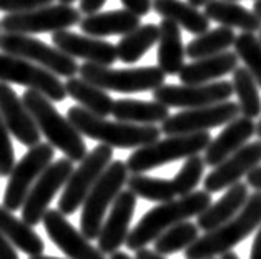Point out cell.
<instances>
[{
	"label": "cell",
	"mask_w": 261,
	"mask_h": 259,
	"mask_svg": "<svg viewBox=\"0 0 261 259\" xmlns=\"http://www.w3.org/2000/svg\"><path fill=\"white\" fill-rule=\"evenodd\" d=\"M63 85H65V92L68 97L75 100L77 103H80L82 108L93 113V115L105 117V118L108 115H112L113 102L115 100L103 88L90 83V81L84 80L82 77L80 78L70 77Z\"/></svg>",
	"instance_id": "f546056e"
},
{
	"label": "cell",
	"mask_w": 261,
	"mask_h": 259,
	"mask_svg": "<svg viewBox=\"0 0 261 259\" xmlns=\"http://www.w3.org/2000/svg\"><path fill=\"white\" fill-rule=\"evenodd\" d=\"M123 4V7L126 10H130L132 14H135L138 17L148 15L151 10V0H120Z\"/></svg>",
	"instance_id": "ab89813d"
},
{
	"label": "cell",
	"mask_w": 261,
	"mask_h": 259,
	"mask_svg": "<svg viewBox=\"0 0 261 259\" xmlns=\"http://www.w3.org/2000/svg\"><path fill=\"white\" fill-rule=\"evenodd\" d=\"M234 53L261 88V40L254 34L243 32L234 39Z\"/></svg>",
	"instance_id": "d590c367"
},
{
	"label": "cell",
	"mask_w": 261,
	"mask_h": 259,
	"mask_svg": "<svg viewBox=\"0 0 261 259\" xmlns=\"http://www.w3.org/2000/svg\"><path fill=\"white\" fill-rule=\"evenodd\" d=\"M261 165V140L246 143L238 151H234L231 156H228L225 161L213 168L203 185L205 191L208 193H218L223 189H228L238 183L243 176Z\"/></svg>",
	"instance_id": "e0dca14e"
},
{
	"label": "cell",
	"mask_w": 261,
	"mask_h": 259,
	"mask_svg": "<svg viewBox=\"0 0 261 259\" xmlns=\"http://www.w3.org/2000/svg\"><path fill=\"white\" fill-rule=\"evenodd\" d=\"M248 196L250 194H248L246 183H234L233 186L226 189V193L215 205H210L198 214V224H196L198 229L206 233L218 228V226L226 223V221H230L245 206Z\"/></svg>",
	"instance_id": "603a6c76"
},
{
	"label": "cell",
	"mask_w": 261,
	"mask_h": 259,
	"mask_svg": "<svg viewBox=\"0 0 261 259\" xmlns=\"http://www.w3.org/2000/svg\"><path fill=\"white\" fill-rule=\"evenodd\" d=\"M210 259H215V257H210Z\"/></svg>",
	"instance_id": "11a10c76"
},
{
	"label": "cell",
	"mask_w": 261,
	"mask_h": 259,
	"mask_svg": "<svg viewBox=\"0 0 261 259\" xmlns=\"http://www.w3.org/2000/svg\"><path fill=\"white\" fill-rule=\"evenodd\" d=\"M15 166V151L10 140V131L0 115V176H9Z\"/></svg>",
	"instance_id": "74e56055"
},
{
	"label": "cell",
	"mask_w": 261,
	"mask_h": 259,
	"mask_svg": "<svg viewBox=\"0 0 261 259\" xmlns=\"http://www.w3.org/2000/svg\"><path fill=\"white\" fill-rule=\"evenodd\" d=\"M0 259H18L15 246L4 235H0Z\"/></svg>",
	"instance_id": "60d3db41"
},
{
	"label": "cell",
	"mask_w": 261,
	"mask_h": 259,
	"mask_svg": "<svg viewBox=\"0 0 261 259\" xmlns=\"http://www.w3.org/2000/svg\"><path fill=\"white\" fill-rule=\"evenodd\" d=\"M126 185H128V189L135 196L148 201H156V203L171 201L176 196L171 180L153 178V176H146L142 173H133L126 180Z\"/></svg>",
	"instance_id": "836d02e7"
},
{
	"label": "cell",
	"mask_w": 261,
	"mask_h": 259,
	"mask_svg": "<svg viewBox=\"0 0 261 259\" xmlns=\"http://www.w3.org/2000/svg\"><path fill=\"white\" fill-rule=\"evenodd\" d=\"M0 81L22 85L27 90H35L52 100L54 103L63 102L68 97L65 85L55 73L34 62L4 52L0 53Z\"/></svg>",
	"instance_id": "8fae6325"
},
{
	"label": "cell",
	"mask_w": 261,
	"mask_h": 259,
	"mask_svg": "<svg viewBox=\"0 0 261 259\" xmlns=\"http://www.w3.org/2000/svg\"><path fill=\"white\" fill-rule=\"evenodd\" d=\"M205 166H206L205 160H203L200 155L188 156L187 160H185L180 171L171 180L176 196H187V194L195 191V188L200 185V181L203 178Z\"/></svg>",
	"instance_id": "8d00e7d4"
},
{
	"label": "cell",
	"mask_w": 261,
	"mask_h": 259,
	"mask_svg": "<svg viewBox=\"0 0 261 259\" xmlns=\"http://www.w3.org/2000/svg\"><path fill=\"white\" fill-rule=\"evenodd\" d=\"M22 102L30 111L32 118L35 120L40 133L54 148L60 150L72 161L84 160L88 153L84 138L68 118L60 115L52 100L35 90H27L23 93Z\"/></svg>",
	"instance_id": "277c9868"
},
{
	"label": "cell",
	"mask_w": 261,
	"mask_h": 259,
	"mask_svg": "<svg viewBox=\"0 0 261 259\" xmlns=\"http://www.w3.org/2000/svg\"><path fill=\"white\" fill-rule=\"evenodd\" d=\"M112 115L118 122L135 125H156L163 123L170 117L168 106L160 102H143V100L122 98L113 102Z\"/></svg>",
	"instance_id": "83f0119b"
},
{
	"label": "cell",
	"mask_w": 261,
	"mask_h": 259,
	"mask_svg": "<svg viewBox=\"0 0 261 259\" xmlns=\"http://www.w3.org/2000/svg\"><path fill=\"white\" fill-rule=\"evenodd\" d=\"M110 259H132L126 252H120V251H115L113 254H110Z\"/></svg>",
	"instance_id": "bcb514c9"
},
{
	"label": "cell",
	"mask_w": 261,
	"mask_h": 259,
	"mask_svg": "<svg viewBox=\"0 0 261 259\" xmlns=\"http://www.w3.org/2000/svg\"><path fill=\"white\" fill-rule=\"evenodd\" d=\"M82 20V12L72 5H45L18 14H7L0 20V28L9 34H47V32L68 30L79 25Z\"/></svg>",
	"instance_id": "9c48e42d"
},
{
	"label": "cell",
	"mask_w": 261,
	"mask_h": 259,
	"mask_svg": "<svg viewBox=\"0 0 261 259\" xmlns=\"http://www.w3.org/2000/svg\"><path fill=\"white\" fill-rule=\"evenodd\" d=\"M240 117L238 103L221 102L216 105L200 106V108H188L173 117H168L162 123V133L167 136L171 135H187L198 133V131H208L216 126H223L230 123L231 120Z\"/></svg>",
	"instance_id": "9a60e30c"
},
{
	"label": "cell",
	"mask_w": 261,
	"mask_h": 259,
	"mask_svg": "<svg viewBox=\"0 0 261 259\" xmlns=\"http://www.w3.org/2000/svg\"><path fill=\"white\" fill-rule=\"evenodd\" d=\"M0 115L5 125L17 141L23 147L32 148L40 143V130L35 120L32 118L27 106L23 105L22 98L10 88L9 83L0 81Z\"/></svg>",
	"instance_id": "ac0fdd59"
},
{
	"label": "cell",
	"mask_w": 261,
	"mask_h": 259,
	"mask_svg": "<svg viewBox=\"0 0 261 259\" xmlns=\"http://www.w3.org/2000/svg\"><path fill=\"white\" fill-rule=\"evenodd\" d=\"M128 180V168L123 161H112L90 189L84 201L80 218V233L87 239H97L107 210L122 191Z\"/></svg>",
	"instance_id": "8992f818"
},
{
	"label": "cell",
	"mask_w": 261,
	"mask_h": 259,
	"mask_svg": "<svg viewBox=\"0 0 261 259\" xmlns=\"http://www.w3.org/2000/svg\"><path fill=\"white\" fill-rule=\"evenodd\" d=\"M0 52L34 62L63 78L75 77L80 68L77 60L63 53L62 50L23 34H0Z\"/></svg>",
	"instance_id": "ba28073f"
},
{
	"label": "cell",
	"mask_w": 261,
	"mask_h": 259,
	"mask_svg": "<svg viewBox=\"0 0 261 259\" xmlns=\"http://www.w3.org/2000/svg\"><path fill=\"white\" fill-rule=\"evenodd\" d=\"M231 81L216 80L201 85H162L153 90V100L171 108H200L230 100Z\"/></svg>",
	"instance_id": "5bb4252c"
},
{
	"label": "cell",
	"mask_w": 261,
	"mask_h": 259,
	"mask_svg": "<svg viewBox=\"0 0 261 259\" xmlns=\"http://www.w3.org/2000/svg\"><path fill=\"white\" fill-rule=\"evenodd\" d=\"M107 0H80V12L82 14H97V12L103 7Z\"/></svg>",
	"instance_id": "b9f144b4"
},
{
	"label": "cell",
	"mask_w": 261,
	"mask_h": 259,
	"mask_svg": "<svg viewBox=\"0 0 261 259\" xmlns=\"http://www.w3.org/2000/svg\"><path fill=\"white\" fill-rule=\"evenodd\" d=\"M208 2H212V0H188V4H192L193 7H205Z\"/></svg>",
	"instance_id": "7dc6e473"
},
{
	"label": "cell",
	"mask_w": 261,
	"mask_h": 259,
	"mask_svg": "<svg viewBox=\"0 0 261 259\" xmlns=\"http://www.w3.org/2000/svg\"><path fill=\"white\" fill-rule=\"evenodd\" d=\"M221 259H240L234 252H231V251H226V252H223L221 254Z\"/></svg>",
	"instance_id": "681fc988"
},
{
	"label": "cell",
	"mask_w": 261,
	"mask_h": 259,
	"mask_svg": "<svg viewBox=\"0 0 261 259\" xmlns=\"http://www.w3.org/2000/svg\"><path fill=\"white\" fill-rule=\"evenodd\" d=\"M42 223L52 243L65 252L68 259H105L103 252L93 248L90 239L75 229L59 210H47Z\"/></svg>",
	"instance_id": "2e32d148"
},
{
	"label": "cell",
	"mask_w": 261,
	"mask_h": 259,
	"mask_svg": "<svg viewBox=\"0 0 261 259\" xmlns=\"http://www.w3.org/2000/svg\"><path fill=\"white\" fill-rule=\"evenodd\" d=\"M112 158L113 148L108 145H98L90 153L85 155L79 168L73 169L65 183V188H63V193L59 199V211L62 214L70 216L84 205L87 194L90 193L100 175L112 163Z\"/></svg>",
	"instance_id": "30bf717a"
},
{
	"label": "cell",
	"mask_w": 261,
	"mask_h": 259,
	"mask_svg": "<svg viewBox=\"0 0 261 259\" xmlns=\"http://www.w3.org/2000/svg\"><path fill=\"white\" fill-rule=\"evenodd\" d=\"M238 67V56L234 52H221L205 59H198L183 68L178 73V78L183 85H201L216 81L228 73H233Z\"/></svg>",
	"instance_id": "7402d4cb"
},
{
	"label": "cell",
	"mask_w": 261,
	"mask_h": 259,
	"mask_svg": "<svg viewBox=\"0 0 261 259\" xmlns=\"http://www.w3.org/2000/svg\"><path fill=\"white\" fill-rule=\"evenodd\" d=\"M135 259H165L163 256H160L158 252H155V251H150V249H138L137 251V256H135Z\"/></svg>",
	"instance_id": "f6af8a7d"
},
{
	"label": "cell",
	"mask_w": 261,
	"mask_h": 259,
	"mask_svg": "<svg viewBox=\"0 0 261 259\" xmlns=\"http://www.w3.org/2000/svg\"><path fill=\"white\" fill-rule=\"evenodd\" d=\"M54 161V147L50 143H37L35 147L22 156V160L15 163L14 169L9 175V183L4 193V206L9 211L20 210L29 191L34 186L37 178L43 173L50 163Z\"/></svg>",
	"instance_id": "7c38bea8"
},
{
	"label": "cell",
	"mask_w": 261,
	"mask_h": 259,
	"mask_svg": "<svg viewBox=\"0 0 261 259\" xmlns=\"http://www.w3.org/2000/svg\"><path fill=\"white\" fill-rule=\"evenodd\" d=\"M140 17L132 14L130 10H108L90 14L80 20L82 34L90 37H110V35H125L128 32L140 27Z\"/></svg>",
	"instance_id": "cb8c5ba5"
},
{
	"label": "cell",
	"mask_w": 261,
	"mask_h": 259,
	"mask_svg": "<svg viewBox=\"0 0 261 259\" xmlns=\"http://www.w3.org/2000/svg\"><path fill=\"white\" fill-rule=\"evenodd\" d=\"M137 208V196L130 189L120 191L118 196L110 206V214L103 224H101L98 235V249L103 254H113L125 244L128 236V226Z\"/></svg>",
	"instance_id": "ffe728a7"
},
{
	"label": "cell",
	"mask_w": 261,
	"mask_h": 259,
	"mask_svg": "<svg viewBox=\"0 0 261 259\" xmlns=\"http://www.w3.org/2000/svg\"><path fill=\"white\" fill-rule=\"evenodd\" d=\"M59 2H60V4H65V5H72V4L75 2V0H59Z\"/></svg>",
	"instance_id": "f5cc1de1"
},
{
	"label": "cell",
	"mask_w": 261,
	"mask_h": 259,
	"mask_svg": "<svg viewBox=\"0 0 261 259\" xmlns=\"http://www.w3.org/2000/svg\"><path fill=\"white\" fill-rule=\"evenodd\" d=\"M203 14L210 18V22L213 20L223 27L238 28L250 34L261 30V18L234 0H212L205 5Z\"/></svg>",
	"instance_id": "484cf974"
},
{
	"label": "cell",
	"mask_w": 261,
	"mask_h": 259,
	"mask_svg": "<svg viewBox=\"0 0 261 259\" xmlns=\"http://www.w3.org/2000/svg\"><path fill=\"white\" fill-rule=\"evenodd\" d=\"M233 93L238 97L240 115L246 118H258L261 115V97L259 90L251 73L245 67H237L233 72Z\"/></svg>",
	"instance_id": "d6a6232c"
},
{
	"label": "cell",
	"mask_w": 261,
	"mask_h": 259,
	"mask_svg": "<svg viewBox=\"0 0 261 259\" xmlns=\"http://www.w3.org/2000/svg\"><path fill=\"white\" fill-rule=\"evenodd\" d=\"M253 12L261 18V0H256V2H254V5H253Z\"/></svg>",
	"instance_id": "c3c4849f"
},
{
	"label": "cell",
	"mask_w": 261,
	"mask_h": 259,
	"mask_svg": "<svg viewBox=\"0 0 261 259\" xmlns=\"http://www.w3.org/2000/svg\"><path fill=\"white\" fill-rule=\"evenodd\" d=\"M234 2H237V0H234Z\"/></svg>",
	"instance_id": "9f6ffc18"
},
{
	"label": "cell",
	"mask_w": 261,
	"mask_h": 259,
	"mask_svg": "<svg viewBox=\"0 0 261 259\" xmlns=\"http://www.w3.org/2000/svg\"><path fill=\"white\" fill-rule=\"evenodd\" d=\"M212 205V194L208 191H193L181 196L180 199L165 201L158 206L143 214L138 224L125 239L126 248L132 251L143 249L146 244L153 243L155 239L165 233L171 226H175L181 221H187L198 214Z\"/></svg>",
	"instance_id": "6da1fadb"
},
{
	"label": "cell",
	"mask_w": 261,
	"mask_h": 259,
	"mask_svg": "<svg viewBox=\"0 0 261 259\" xmlns=\"http://www.w3.org/2000/svg\"><path fill=\"white\" fill-rule=\"evenodd\" d=\"M54 4V0H0V12L4 14H18V12H29L34 9L45 7Z\"/></svg>",
	"instance_id": "f35d334b"
},
{
	"label": "cell",
	"mask_w": 261,
	"mask_h": 259,
	"mask_svg": "<svg viewBox=\"0 0 261 259\" xmlns=\"http://www.w3.org/2000/svg\"><path fill=\"white\" fill-rule=\"evenodd\" d=\"M198 238V226L190 223V221H181L155 239V252H158L160 256L173 254V252L187 249Z\"/></svg>",
	"instance_id": "e575fe53"
},
{
	"label": "cell",
	"mask_w": 261,
	"mask_h": 259,
	"mask_svg": "<svg viewBox=\"0 0 261 259\" xmlns=\"http://www.w3.org/2000/svg\"><path fill=\"white\" fill-rule=\"evenodd\" d=\"M261 224V191H254L237 216L218 228L206 231L185 249V259H210L231 251Z\"/></svg>",
	"instance_id": "3957f363"
},
{
	"label": "cell",
	"mask_w": 261,
	"mask_h": 259,
	"mask_svg": "<svg viewBox=\"0 0 261 259\" xmlns=\"http://www.w3.org/2000/svg\"><path fill=\"white\" fill-rule=\"evenodd\" d=\"M52 42L54 47L72 59H82L85 62L97 63V65L110 67L118 59L117 47L113 43L85 34L80 35L70 30H59L52 34Z\"/></svg>",
	"instance_id": "d6986e66"
},
{
	"label": "cell",
	"mask_w": 261,
	"mask_h": 259,
	"mask_svg": "<svg viewBox=\"0 0 261 259\" xmlns=\"http://www.w3.org/2000/svg\"><path fill=\"white\" fill-rule=\"evenodd\" d=\"M30 259H60V257H50V256L40 254V256H30Z\"/></svg>",
	"instance_id": "f907efd6"
},
{
	"label": "cell",
	"mask_w": 261,
	"mask_h": 259,
	"mask_svg": "<svg viewBox=\"0 0 261 259\" xmlns=\"http://www.w3.org/2000/svg\"><path fill=\"white\" fill-rule=\"evenodd\" d=\"M256 135V123L251 118L246 117H237L230 123L225 125L223 131L208 143L205 148V165L215 168L225 161L228 156H231L234 151H238L243 145L248 143V140Z\"/></svg>",
	"instance_id": "44dd1931"
},
{
	"label": "cell",
	"mask_w": 261,
	"mask_h": 259,
	"mask_svg": "<svg viewBox=\"0 0 261 259\" xmlns=\"http://www.w3.org/2000/svg\"><path fill=\"white\" fill-rule=\"evenodd\" d=\"M73 171V161L68 158H60L43 169V173L37 178L34 186L29 191L22 205V219L29 226H37L42 223V218L48 210V205L62 186H65L67 180Z\"/></svg>",
	"instance_id": "4fadbf2b"
},
{
	"label": "cell",
	"mask_w": 261,
	"mask_h": 259,
	"mask_svg": "<svg viewBox=\"0 0 261 259\" xmlns=\"http://www.w3.org/2000/svg\"><path fill=\"white\" fill-rule=\"evenodd\" d=\"M212 141L208 131L187 135H171L165 140H156L150 145L137 148L126 160V168L132 173H146L158 166L168 165L188 156L200 155Z\"/></svg>",
	"instance_id": "5b68a950"
},
{
	"label": "cell",
	"mask_w": 261,
	"mask_h": 259,
	"mask_svg": "<svg viewBox=\"0 0 261 259\" xmlns=\"http://www.w3.org/2000/svg\"><path fill=\"white\" fill-rule=\"evenodd\" d=\"M234 39H237V35H234L233 28L221 25V27H216L213 30H206L205 34L193 39L185 47V52H187L188 59H205V56L226 52L228 48L233 47Z\"/></svg>",
	"instance_id": "1f68e13d"
},
{
	"label": "cell",
	"mask_w": 261,
	"mask_h": 259,
	"mask_svg": "<svg viewBox=\"0 0 261 259\" xmlns=\"http://www.w3.org/2000/svg\"><path fill=\"white\" fill-rule=\"evenodd\" d=\"M80 77L90 83L117 93H142L153 92L165 85V75L158 67L137 68H112L107 65L85 62L79 68Z\"/></svg>",
	"instance_id": "52a82bcc"
},
{
	"label": "cell",
	"mask_w": 261,
	"mask_h": 259,
	"mask_svg": "<svg viewBox=\"0 0 261 259\" xmlns=\"http://www.w3.org/2000/svg\"><path fill=\"white\" fill-rule=\"evenodd\" d=\"M67 118L80 131V135H85L112 148H140L160 140L162 135V130L155 125H135L118 122V120L110 122L105 117L93 115L82 106H70Z\"/></svg>",
	"instance_id": "7a4b0ae2"
},
{
	"label": "cell",
	"mask_w": 261,
	"mask_h": 259,
	"mask_svg": "<svg viewBox=\"0 0 261 259\" xmlns=\"http://www.w3.org/2000/svg\"><path fill=\"white\" fill-rule=\"evenodd\" d=\"M258 39H259V40H261V30H259V37H258Z\"/></svg>",
	"instance_id": "db71d44e"
},
{
	"label": "cell",
	"mask_w": 261,
	"mask_h": 259,
	"mask_svg": "<svg viewBox=\"0 0 261 259\" xmlns=\"http://www.w3.org/2000/svg\"><path fill=\"white\" fill-rule=\"evenodd\" d=\"M246 185L254 188L256 191H261V165L246 175Z\"/></svg>",
	"instance_id": "7bdbcfd3"
},
{
	"label": "cell",
	"mask_w": 261,
	"mask_h": 259,
	"mask_svg": "<svg viewBox=\"0 0 261 259\" xmlns=\"http://www.w3.org/2000/svg\"><path fill=\"white\" fill-rule=\"evenodd\" d=\"M250 259H261V224H259V229L256 233V238H254V241H253Z\"/></svg>",
	"instance_id": "ee69618b"
},
{
	"label": "cell",
	"mask_w": 261,
	"mask_h": 259,
	"mask_svg": "<svg viewBox=\"0 0 261 259\" xmlns=\"http://www.w3.org/2000/svg\"><path fill=\"white\" fill-rule=\"evenodd\" d=\"M151 9L160 17L173 20L180 28H185L193 35H201L210 30V18L183 0H153Z\"/></svg>",
	"instance_id": "4316f807"
},
{
	"label": "cell",
	"mask_w": 261,
	"mask_h": 259,
	"mask_svg": "<svg viewBox=\"0 0 261 259\" xmlns=\"http://www.w3.org/2000/svg\"><path fill=\"white\" fill-rule=\"evenodd\" d=\"M158 28H160L156 52L158 68L165 75H178L185 65V56H187L181 30L173 20H168V18H163Z\"/></svg>",
	"instance_id": "d4e9b609"
},
{
	"label": "cell",
	"mask_w": 261,
	"mask_h": 259,
	"mask_svg": "<svg viewBox=\"0 0 261 259\" xmlns=\"http://www.w3.org/2000/svg\"><path fill=\"white\" fill-rule=\"evenodd\" d=\"M160 28L155 23L140 25L135 30L122 35V40L118 42L117 56L123 63H135L148 52V50L158 42Z\"/></svg>",
	"instance_id": "4dcf8cb0"
},
{
	"label": "cell",
	"mask_w": 261,
	"mask_h": 259,
	"mask_svg": "<svg viewBox=\"0 0 261 259\" xmlns=\"http://www.w3.org/2000/svg\"><path fill=\"white\" fill-rule=\"evenodd\" d=\"M0 235H4L17 249L29 256H40L45 249L42 238L32 229V226L23 219L15 218L14 213L5 206H0Z\"/></svg>",
	"instance_id": "f1b7e54d"
},
{
	"label": "cell",
	"mask_w": 261,
	"mask_h": 259,
	"mask_svg": "<svg viewBox=\"0 0 261 259\" xmlns=\"http://www.w3.org/2000/svg\"><path fill=\"white\" fill-rule=\"evenodd\" d=\"M256 135L259 136V140H261V120H259L258 125H256Z\"/></svg>",
	"instance_id": "816d5d0a"
}]
</instances>
